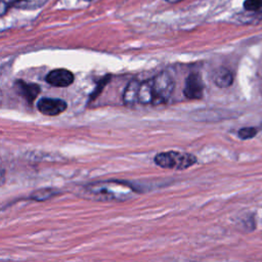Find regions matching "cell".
Listing matches in <instances>:
<instances>
[{
  "label": "cell",
  "mask_w": 262,
  "mask_h": 262,
  "mask_svg": "<svg viewBox=\"0 0 262 262\" xmlns=\"http://www.w3.org/2000/svg\"><path fill=\"white\" fill-rule=\"evenodd\" d=\"M174 86L175 83L171 75L167 72H162L140 83L138 102L151 105L166 103L173 93Z\"/></svg>",
  "instance_id": "1"
},
{
  "label": "cell",
  "mask_w": 262,
  "mask_h": 262,
  "mask_svg": "<svg viewBox=\"0 0 262 262\" xmlns=\"http://www.w3.org/2000/svg\"><path fill=\"white\" fill-rule=\"evenodd\" d=\"M87 193L99 201H125L137 191L131 183L125 181H100L88 184L86 186Z\"/></svg>",
  "instance_id": "2"
},
{
  "label": "cell",
  "mask_w": 262,
  "mask_h": 262,
  "mask_svg": "<svg viewBox=\"0 0 262 262\" xmlns=\"http://www.w3.org/2000/svg\"><path fill=\"white\" fill-rule=\"evenodd\" d=\"M154 161L161 168L184 170L193 166L198 160L191 154L170 150L159 152L158 155H156Z\"/></svg>",
  "instance_id": "3"
},
{
  "label": "cell",
  "mask_w": 262,
  "mask_h": 262,
  "mask_svg": "<svg viewBox=\"0 0 262 262\" xmlns=\"http://www.w3.org/2000/svg\"><path fill=\"white\" fill-rule=\"evenodd\" d=\"M68 107V104L64 100L59 98H50L42 97L37 102L38 111L45 116H57L63 113Z\"/></svg>",
  "instance_id": "4"
},
{
  "label": "cell",
  "mask_w": 262,
  "mask_h": 262,
  "mask_svg": "<svg viewBox=\"0 0 262 262\" xmlns=\"http://www.w3.org/2000/svg\"><path fill=\"white\" fill-rule=\"evenodd\" d=\"M204 82L198 73H191L185 80L184 96L188 99H201L204 95Z\"/></svg>",
  "instance_id": "5"
},
{
  "label": "cell",
  "mask_w": 262,
  "mask_h": 262,
  "mask_svg": "<svg viewBox=\"0 0 262 262\" xmlns=\"http://www.w3.org/2000/svg\"><path fill=\"white\" fill-rule=\"evenodd\" d=\"M45 81L54 87H68L74 82V75L67 69H55L46 75Z\"/></svg>",
  "instance_id": "6"
},
{
  "label": "cell",
  "mask_w": 262,
  "mask_h": 262,
  "mask_svg": "<svg viewBox=\"0 0 262 262\" xmlns=\"http://www.w3.org/2000/svg\"><path fill=\"white\" fill-rule=\"evenodd\" d=\"M14 89L29 103H32L40 93V87L37 84L27 83L23 80H16L14 82Z\"/></svg>",
  "instance_id": "7"
},
{
  "label": "cell",
  "mask_w": 262,
  "mask_h": 262,
  "mask_svg": "<svg viewBox=\"0 0 262 262\" xmlns=\"http://www.w3.org/2000/svg\"><path fill=\"white\" fill-rule=\"evenodd\" d=\"M140 83L141 82H139L138 80L133 79L127 84V86L123 92V95H122L123 102L126 105H132L136 101H138V93H139Z\"/></svg>",
  "instance_id": "8"
},
{
  "label": "cell",
  "mask_w": 262,
  "mask_h": 262,
  "mask_svg": "<svg viewBox=\"0 0 262 262\" xmlns=\"http://www.w3.org/2000/svg\"><path fill=\"white\" fill-rule=\"evenodd\" d=\"M214 83L220 88L229 87L233 82L232 73L226 68H218L213 75Z\"/></svg>",
  "instance_id": "9"
},
{
  "label": "cell",
  "mask_w": 262,
  "mask_h": 262,
  "mask_svg": "<svg viewBox=\"0 0 262 262\" xmlns=\"http://www.w3.org/2000/svg\"><path fill=\"white\" fill-rule=\"evenodd\" d=\"M56 193H57V191H55L53 189H39L32 193V199L36 200V201H45Z\"/></svg>",
  "instance_id": "10"
},
{
  "label": "cell",
  "mask_w": 262,
  "mask_h": 262,
  "mask_svg": "<svg viewBox=\"0 0 262 262\" xmlns=\"http://www.w3.org/2000/svg\"><path fill=\"white\" fill-rule=\"evenodd\" d=\"M258 130L255 127H244L238 130L237 135L241 139H250L257 134Z\"/></svg>",
  "instance_id": "11"
},
{
  "label": "cell",
  "mask_w": 262,
  "mask_h": 262,
  "mask_svg": "<svg viewBox=\"0 0 262 262\" xmlns=\"http://www.w3.org/2000/svg\"><path fill=\"white\" fill-rule=\"evenodd\" d=\"M244 8L247 11H258L262 8V0H245Z\"/></svg>",
  "instance_id": "12"
},
{
  "label": "cell",
  "mask_w": 262,
  "mask_h": 262,
  "mask_svg": "<svg viewBox=\"0 0 262 262\" xmlns=\"http://www.w3.org/2000/svg\"><path fill=\"white\" fill-rule=\"evenodd\" d=\"M110 79H111V76H105V77H103L100 81H99V83L97 84V86H96V88L94 89V91L91 93V95H90V100H93L94 98H96L98 95H99V93L101 92V89L104 87V85L110 81Z\"/></svg>",
  "instance_id": "13"
},
{
  "label": "cell",
  "mask_w": 262,
  "mask_h": 262,
  "mask_svg": "<svg viewBox=\"0 0 262 262\" xmlns=\"http://www.w3.org/2000/svg\"><path fill=\"white\" fill-rule=\"evenodd\" d=\"M167 2H169V3H172V4H174V3H177V2H179V1H181V0H166Z\"/></svg>",
  "instance_id": "14"
}]
</instances>
